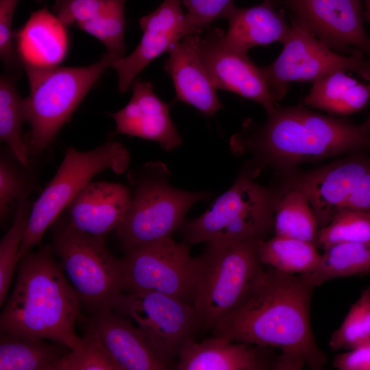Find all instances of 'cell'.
<instances>
[{"instance_id": "cell-1", "label": "cell", "mask_w": 370, "mask_h": 370, "mask_svg": "<svg viewBox=\"0 0 370 370\" xmlns=\"http://www.w3.org/2000/svg\"><path fill=\"white\" fill-rule=\"evenodd\" d=\"M314 287L299 274L264 270L247 299L212 330L230 341L278 349L275 369H322L327 357L310 321Z\"/></svg>"}, {"instance_id": "cell-2", "label": "cell", "mask_w": 370, "mask_h": 370, "mask_svg": "<svg viewBox=\"0 0 370 370\" xmlns=\"http://www.w3.org/2000/svg\"><path fill=\"white\" fill-rule=\"evenodd\" d=\"M266 112L263 123L245 120L230 141L234 154L249 158L247 167L255 176L266 167L282 173L304 162L370 149L363 123L324 115L303 103L277 105Z\"/></svg>"}, {"instance_id": "cell-3", "label": "cell", "mask_w": 370, "mask_h": 370, "mask_svg": "<svg viewBox=\"0 0 370 370\" xmlns=\"http://www.w3.org/2000/svg\"><path fill=\"white\" fill-rule=\"evenodd\" d=\"M53 252L47 245L21 258L14 288L1 313V332L49 339L75 352L82 347L75 331L82 302Z\"/></svg>"}, {"instance_id": "cell-4", "label": "cell", "mask_w": 370, "mask_h": 370, "mask_svg": "<svg viewBox=\"0 0 370 370\" xmlns=\"http://www.w3.org/2000/svg\"><path fill=\"white\" fill-rule=\"evenodd\" d=\"M114 60L106 53L98 62L82 67L22 64L29 85V93L23 99L25 119L30 127L26 141L29 156L40 155L54 141L85 95Z\"/></svg>"}, {"instance_id": "cell-5", "label": "cell", "mask_w": 370, "mask_h": 370, "mask_svg": "<svg viewBox=\"0 0 370 370\" xmlns=\"http://www.w3.org/2000/svg\"><path fill=\"white\" fill-rule=\"evenodd\" d=\"M244 169L232 186L200 216L185 221L180 233L189 244L206 242L230 245L262 240L273 229V217L281 190L256 182Z\"/></svg>"}, {"instance_id": "cell-6", "label": "cell", "mask_w": 370, "mask_h": 370, "mask_svg": "<svg viewBox=\"0 0 370 370\" xmlns=\"http://www.w3.org/2000/svg\"><path fill=\"white\" fill-rule=\"evenodd\" d=\"M162 162H150L130 170V205L116 233L123 249L171 237L185 222L188 210L210 197L208 192L176 188Z\"/></svg>"}, {"instance_id": "cell-7", "label": "cell", "mask_w": 370, "mask_h": 370, "mask_svg": "<svg viewBox=\"0 0 370 370\" xmlns=\"http://www.w3.org/2000/svg\"><path fill=\"white\" fill-rule=\"evenodd\" d=\"M259 241L208 243L193 304L197 329L212 330L254 290L265 270L257 253Z\"/></svg>"}, {"instance_id": "cell-8", "label": "cell", "mask_w": 370, "mask_h": 370, "mask_svg": "<svg viewBox=\"0 0 370 370\" xmlns=\"http://www.w3.org/2000/svg\"><path fill=\"white\" fill-rule=\"evenodd\" d=\"M130 162V152L119 141H108L86 151L68 149L56 175L32 205L19 260L40 243L47 230L94 176L107 169L121 174Z\"/></svg>"}, {"instance_id": "cell-9", "label": "cell", "mask_w": 370, "mask_h": 370, "mask_svg": "<svg viewBox=\"0 0 370 370\" xmlns=\"http://www.w3.org/2000/svg\"><path fill=\"white\" fill-rule=\"evenodd\" d=\"M51 248L82 304L94 315L113 309L123 291V274L120 259L108 249L106 237L82 232L67 220L60 221L54 228Z\"/></svg>"}, {"instance_id": "cell-10", "label": "cell", "mask_w": 370, "mask_h": 370, "mask_svg": "<svg viewBox=\"0 0 370 370\" xmlns=\"http://www.w3.org/2000/svg\"><path fill=\"white\" fill-rule=\"evenodd\" d=\"M120 259L123 292L155 291L193 306L202 268L189 243L171 236L125 249Z\"/></svg>"}, {"instance_id": "cell-11", "label": "cell", "mask_w": 370, "mask_h": 370, "mask_svg": "<svg viewBox=\"0 0 370 370\" xmlns=\"http://www.w3.org/2000/svg\"><path fill=\"white\" fill-rule=\"evenodd\" d=\"M357 151L314 169L290 170L284 174L282 189H297L308 198L319 229L339 212L370 211V157Z\"/></svg>"}, {"instance_id": "cell-12", "label": "cell", "mask_w": 370, "mask_h": 370, "mask_svg": "<svg viewBox=\"0 0 370 370\" xmlns=\"http://www.w3.org/2000/svg\"><path fill=\"white\" fill-rule=\"evenodd\" d=\"M291 31L278 57L262 67L269 92L275 101L286 95L290 83L314 82L338 71H352L370 81V60L354 48L349 54L338 53L291 19Z\"/></svg>"}, {"instance_id": "cell-13", "label": "cell", "mask_w": 370, "mask_h": 370, "mask_svg": "<svg viewBox=\"0 0 370 370\" xmlns=\"http://www.w3.org/2000/svg\"><path fill=\"white\" fill-rule=\"evenodd\" d=\"M113 310L136 324L169 369L197 329L190 304L158 292H121Z\"/></svg>"}, {"instance_id": "cell-14", "label": "cell", "mask_w": 370, "mask_h": 370, "mask_svg": "<svg viewBox=\"0 0 370 370\" xmlns=\"http://www.w3.org/2000/svg\"><path fill=\"white\" fill-rule=\"evenodd\" d=\"M295 21L340 53L354 48L370 60V38L364 27L362 0H283Z\"/></svg>"}, {"instance_id": "cell-15", "label": "cell", "mask_w": 370, "mask_h": 370, "mask_svg": "<svg viewBox=\"0 0 370 370\" xmlns=\"http://www.w3.org/2000/svg\"><path fill=\"white\" fill-rule=\"evenodd\" d=\"M224 33L222 29L211 27L199 39L200 58L214 86L256 101L266 112L271 110L278 104L269 92L262 67L247 54L229 47Z\"/></svg>"}, {"instance_id": "cell-16", "label": "cell", "mask_w": 370, "mask_h": 370, "mask_svg": "<svg viewBox=\"0 0 370 370\" xmlns=\"http://www.w3.org/2000/svg\"><path fill=\"white\" fill-rule=\"evenodd\" d=\"M181 0H164L154 11L139 20L141 40L129 56L114 60L119 90L124 92L135 77L153 60L169 51L185 36L195 34L183 12Z\"/></svg>"}, {"instance_id": "cell-17", "label": "cell", "mask_w": 370, "mask_h": 370, "mask_svg": "<svg viewBox=\"0 0 370 370\" xmlns=\"http://www.w3.org/2000/svg\"><path fill=\"white\" fill-rule=\"evenodd\" d=\"M131 86L128 103L110 114L116 132L155 141L166 151L181 145L182 138L170 117V104L156 95L151 82L134 79Z\"/></svg>"}, {"instance_id": "cell-18", "label": "cell", "mask_w": 370, "mask_h": 370, "mask_svg": "<svg viewBox=\"0 0 370 370\" xmlns=\"http://www.w3.org/2000/svg\"><path fill=\"white\" fill-rule=\"evenodd\" d=\"M131 198V190L123 184L90 182L66 208L68 223L82 232L106 237L123 221Z\"/></svg>"}, {"instance_id": "cell-19", "label": "cell", "mask_w": 370, "mask_h": 370, "mask_svg": "<svg viewBox=\"0 0 370 370\" xmlns=\"http://www.w3.org/2000/svg\"><path fill=\"white\" fill-rule=\"evenodd\" d=\"M199 34L185 36L169 51L164 67L174 84L180 101L206 116L223 108L199 52Z\"/></svg>"}, {"instance_id": "cell-20", "label": "cell", "mask_w": 370, "mask_h": 370, "mask_svg": "<svg viewBox=\"0 0 370 370\" xmlns=\"http://www.w3.org/2000/svg\"><path fill=\"white\" fill-rule=\"evenodd\" d=\"M264 346L230 341L213 336L201 342L192 338L180 348L177 370H262L274 369L277 358L262 351Z\"/></svg>"}, {"instance_id": "cell-21", "label": "cell", "mask_w": 370, "mask_h": 370, "mask_svg": "<svg viewBox=\"0 0 370 370\" xmlns=\"http://www.w3.org/2000/svg\"><path fill=\"white\" fill-rule=\"evenodd\" d=\"M222 18L228 22L227 30L223 35L225 43L245 54L257 46L275 42L283 44L291 31L284 11H278L270 0L249 8H236L232 4Z\"/></svg>"}, {"instance_id": "cell-22", "label": "cell", "mask_w": 370, "mask_h": 370, "mask_svg": "<svg viewBox=\"0 0 370 370\" xmlns=\"http://www.w3.org/2000/svg\"><path fill=\"white\" fill-rule=\"evenodd\" d=\"M91 321L121 370H164L169 367L153 352L141 330L113 309L94 315Z\"/></svg>"}, {"instance_id": "cell-23", "label": "cell", "mask_w": 370, "mask_h": 370, "mask_svg": "<svg viewBox=\"0 0 370 370\" xmlns=\"http://www.w3.org/2000/svg\"><path fill=\"white\" fill-rule=\"evenodd\" d=\"M66 28L46 7L33 12L22 28L14 34L21 64L55 66L61 62L69 46Z\"/></svg>"}, {"instance_id": "cell-24", "label": "cell", "mask_w": 370, "mask_h": 370, "mask_svg": "<svg viewBox=\"0 0 370 370\" xmlns=\"http://www.w3.org/2000/svg\"><path fill=\"white\" fill-rule=\"evenodd\" d=\"M369 101L370 81L362 83L344 71H338L314 82L303 98V104L343 116L362 110Z\"/></svg>"}, {"instance_id": "cell-25", "label": "cell", "mask_w": 370, "mask_h": 370, "mask_svg": "<svg viewBox=\"0 0 370 370\" xmlns=\"http://www.w3.org/2000/svg\"><path fill=\"white\" fill-rule=\"evenodd\" d=\"M0 370H51L71 349L43 339H25L1 332Z\"/></svg>"}, {"instance_id": "cell-26", "label": "cell", "mask_w": 370, "mask_h": 370, "mask_svg": "<svg viewBox=\"0 0 370 370\" xmlns=\"http://www.w3.org/2000/svg\"><path fill=\"white\" fill-rule=\"evenodd\" d=\"M317 245L305 241L275 235L257 243L260 262L276 271L289 274H304L314 271L321 254Z\"/></svg>"}, {"instance_id": "cell-27", "label": "cell", "mask_w": 370, "mask_h": 370, "mask_svg": "<svg viewBox=\"0 0 370 370\" xmlns=\"http://www.w3.org/2000/svg\"><path fill=\"white\" fill-rule=\"evenodd\" d=\"M370 271V243H339L324 249L318 267L299 274L312 287L336 278Z\"/></svg>"}, {"instance_id": "cell-28", "label": "cell", "mask_w": 370, "mask_h": 370, "mask_svg": "<svg viewBox=\"0 0 370 370\" xmlns=\"http://www.w3.org/2000/svg\"><path fill=\"white\" fill-rule=\"evenodd\" d=\"M280 190L281 195L276 204L273 217L275 234L305 241L317 245L319 227L308 198L297 189Z\"/></svg>"}, {"instance_id": "cell-29", "label": "cell", "mask_w": 370, "mask_h": 370, "mask_svg": "<svg viewBox=\"0 0 370 370\" xmlns=\"http://www.w3.org/2000/svg\"><path fill=\"white\" fill-rule=\"evenodd\" d=\"M15 81L14 75H3L0 79V138L17 160L28 166L29 151L22 138V125L25 121L23 99Z\"/></svg>"}, {"instance_id": "cell-30", "label": "cell", "mask_w": 370, "mask_h": 370, "mask_svg": "<svg viewBox=\"0 0 370 370\" xmlns=\"http://www.w3.org/2000/svg\"><path fill=\"white\" fill-rule=\"evenodd\" d=\"M33 204L27 197L16 206L14 221L0 243V304L5 301L14 271L19 262V249L25 235Z\"/></svg>"}, {"instance_id": "cell-31", "label": "cell", "mask_w": 370, "mask_h": 370, "mask_svg": "<svg viewBox=\"0 0 370 370\" xmlns=\"http://www.w3.org/2000/svg\"><path fill=\"white\" fill-rule=\"evenodd\" d=\"M81 337L82 348L68 352L55 363L51 370H121L92 322Z\"/></svg>"}, {"instance_id": "cell-32", "label": "cell", "mask_w": 370, "mask_h": 370, "mask_svg": "<svg viewBox=\"0 0 370 370\" xmlns=\"http://www.w3.org/2000/svg\"><path fill=\"white\" fill-rule=\"evenodd\" d=\"M345 242L370 243V211L343 210L319 230L317 245L323 249Z\"/></svg>"}, {"instance_id": "cell-33", "label": "cell", "mask_w": 370, "mask_h": 370, "mask_svg": "<svg viewBox=\"0 0 370 370\" xmlns=\"http://www.w3.org/2000/svg\"><path fill=\"white\" fill-rule=\"evenodd\" d=\"M125 3V0H114L99 16L77 26L97 38L116 60L123 58L126 51Z\"/></svg>"}, {"instance_id": "cell-34", "label": "cell", "mask_w": 370, "mask_h": 370, "mask_svg": "<svg viewBox=\"0 0 370 370\" xmlns=\"http://www.w3.org/2000/svg\"><path fill=\"white\" fill-rule=\"evenodd\" d=\"M370 339V286L352 305L329 345L333 351L349 350Z\"/></svg>"}, {"instance_id": "cell-35", "label": "cell", "mask_w": 370, "mask_h": 370, "mask_svg": "<svg viewBox=\"0 0 370 370\" xmlns=\"http://www.w3.org/2000/svg\"><path fill=\"white\" fill-rule=\"evenodd\" d=\"M23 165L8 149L0 158V217L1 219L16 208L18 201L27 197L29 185Z\"/></svg>"}, {"instance_id": "cell-36", "label": "cell", "mask_w": 370, "mask_h": 370, "mask_svg": "<svg viewBox=\"0 0 370 370\" xmlns=\"http://www.w3.org/2000/svg\"><path fill=\"white\" fill-rule=\"evenodd\" d=\"M114 0H56L53 11L66 27L93 19L106 11Z\"/></svg>"}, {"instance_id": "cell-37", "label": "cell", "mask_w": 370, "mask_h": 370, "mask_svg": "<svg viewBox=\"0 0 370 370\" xmlns=\"http://www.w3.org/2000/svg\"><path fill=\"white\" fill-rule=\"evenodd\" d=\"M186 8V18L195 34L211 28L212 23L223 17L233 0H181Z\"/></svg>"}, {"instance_id": "cell-38", "label": "cell", "mask_w": 370, "mask_h": 370, "mask_svg": "<svg viewBox=\"0 0 370 370\" xmlns=\"http://www.w3.org/2000/svg\"><path fill=\"white\" fill-rule=\"evenodd\" d=\"M18 0H0V56L3 64L10 70L18 69L22 64L14 49L12 25Z\"/></svg>"}, {"instance_id": "cell-39", "label": "cell", "mask_w": 370, "mask_h": 370, "mask_svg": "<svg viewBox=\"0 0 370 370\" xmlns=\"http://www.w3.org/2000/svg\"><path fill=\"white\" fill-rule=\"evenodd\" d=\"M333 366L339 370H370V339L336 355Z\"/></svg>"}, {"instance_id": "cell-40", "label": "cell", "mask_w": 370, "mask_h": 370, "mask_svg": "<svg viewBox=\"0 0 370 370\" xmlns=\"http://www.w3.org/2000/svg\"><path fill=\"white\" fill-rule=\"evenodd\" d=\"M365 10L364 11V18L370 23V0H365Z\"/></svg>"}, {"instance_id": "cell-41", "label": "cell", "mask_w": 370, "mask_h": 370, "mask_svg": "<svg viewBox=\"0 0 370 370\" xmlns=\"http://www.w3.org/2000/svg\"><path fill=\"white\" fill-rule=\"evenodd\" d=\"M363 124L370 138V114Z\"/></svg>"}, {"instance_id": "cell-42", "label": "cell", "mask_w": 370, "mask_h": 370, "mask_svg": "<svg viewBox=\"0 0 370 370\" xmlns=\"http://www.w3.org/2000/svg\"><path fill=\"white\" fill-rule=\"evenodd\" d=\"M270 1H271L273 2V3H275V2H276V1H279V0H270Z\"/></svg>"}, {"instance_id": "cell-43", "label": "cell", "mask_w": 370, "mask_h": 370, "mask_svg": "<svg viewBox=\"0 0 370 370\" xmlns=\"http://www.w3.org/2000/svg\"><path fill=\"white\" fill-rule=\"evenodd\" d=\"M38 2H40L42 0H36Z\"/></svg>"}]
</instances>
